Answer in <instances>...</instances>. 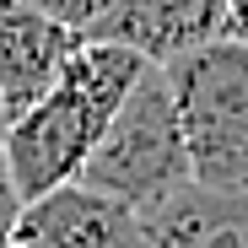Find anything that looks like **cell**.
<instances>
[{
    "instance_id": "1",
    "label": "cell",
    "mask_w": 248,
    "mask_h": 248,
    "mask_svg": "<svg viewBox=\"0 0 248 248\" xmlns=\"http://www.w3.org/2000/svg\"><path fill=\"white\" fill-rule=\"evenodd\" d=\"M140 70H146L140 54L81 38L76 54L60 65L54 87L27 113H16L0 135V156H6V178H11L16 205L81 178L87 156L108 135V124H113L119 103L130 97V87L140 81Z\"/></svg>"
},
{
    "instance_id": "3",
    "label": "cell",
    "mask_w": 248,
    "mask_h": 248,
    "mask_svg": "<svg viewBox=\"0 0 248 248\" xmlns=\"http://www.w3.org/2000/svg\"><path fill=\"white\" fill-rule=\"evenodd\" d=\"M81 184L124 200L140 221L189 189L184 130H178V108H173V92H168L162 65L140 70V81L130 87V97L119 103V113L108 124V135L87 156Z\"/></svg>"
},
{
    "instance_id": "9",
    "label": "cell",
    "mask_w": 248,
    "mask_h": 248,
    "mask_svg": "<svg viewBox=\"0 0 248 248\" xmlns=\"http://www.w3.org/2000/svg\"><path fill=\"white\" fill-rule=\"evenodd\" d=\"M16 194H11V178H6V156H0V248H11V221H16Z\"/></svg>"
},
{
    "instance_id": "7",
    "label": "cell",
    "mask_w": 248,
    "mask_h": 248,
    "mask_svg": "<svg viewBox=\"0 0 248 248\" xmlns=\"http://www.w3.org/2000/svg\"><path fill=\"white\" fill-rule=\"evenodd\" d=\"M140 248H248V200L184 189L140 221Z\"/></svg>"
},
{
    "instance_id": "5",
    "label": "cell",
    "mask_w": 248,
    "mask_h": 248,
    "mask_svg": "<svg viewBox=\"0 0 248 248\" xmlns=\"http://www.w3.org/2000/svg\"><path fill=\"white\" fill-rule=\"evenodd\" d=\"M92 38L140 54L146 65H173V60H184L205 44H221L232 32H227L221 0H113Z\"/></svg>"
},
{
    "instance_id": "6",
    "label": "cell",
    "mask_w": 248,
    "mask_h": 248,
    "mask_svg": "<svg viewBox=\"0 0 248 248\" xmlns=\"http://www.w3.org/2000/svg\"><path fill=\"white\" fill-rule=\"evenodd\" d=\"M76 44H81L76 32L27 11L22 0H0V113H6V124L54 87Z\"/></svg>"
},
{
    "instance_id": "8",
    "label": "cell",
    "mask_w": 248,
    "mask_h": 248,
    "mask_svg": "<svg viewBox=\"0 0 248 248\" xmlns=\"http://www.w3.org/2000/svg\"><path fill=\"white\" fill-rule=\"evenodd\" d=\"M27 11H38V16H49V22H60L65 32H76V38H92L97 32V22L108 16V6L113 0H22Z\"/></svg>"
},
{
    "instance_id": "2",
    "label": "cell",
    "mask_w": 248,
    "mask_h": 248,
    "mask_svg": "<svg viewBox=\"0 0 248 248\" xmlns=\"http://www.w3.org/2000/svg\"><path fill=\"white\" fill-rule=\"evenodd\" d=\"M178 108L189 184L205 194L248 200V44H205L162 65Z\"/></svg>"
},
{
    "instance_id": "4",
    "label": "cell",
    "mask_w": 248,
    "mask_h": 248,
    "mask_svg": "<svg viewBox=\"0 0 248 248\" xmlns=\"http://www.w3.org/2000/svg\"><path fill=\"white\" fill-rule=\"evenodd\" d=\"M11 248H140V216L124 200L70 178L16 211Z\"/></svg>"
},
{
    "instance_id": "10",
    "label": "cell",
    "mask_w": 248,
    "mask_h": 248,
    "mask_svg": "<svg viewBox=\"0 0 248 248\" xmlns=\"http://www.w3.org/2000/svg\"><path fill=\"white\" fill-rule=\"evenodd\" d=\"M0 135H6V113H0Z\"/></svg>"
}]
</instances>
